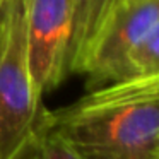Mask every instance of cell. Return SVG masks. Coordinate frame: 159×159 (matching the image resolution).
I'll return each instance as SVG.
<instances>
[{
	"label": "cell",
	"instance_id": "obj_6",
	"mask_svg": "<svg viewBox=\"0 0 159 159\" xmlns=\"http://www.w3.org/2000/svg\"><path fill=\"white\" fill-rule=\"evenodd\" d=\"M28 159H87L60 132L45 127Z\"/></svg>",
	"mask_w": 159,
	"mask_h": 159
},
{
	"label": "cell",
	"instance_id": "obj_5",
	"mask_svg": "<svg viewBox=\"0 0 159 159\" xmlns=\"http://www.w3.org/2000/svg\"><path fill=\"white\" fill-rule=\"evenodd\" d=\"M135 75H159V16L130 53Z\"/></svg>",
	"mask_w": 159,
	"mask_h": 159
},
{
	"label": "cell",
	"instance_id": "obj_2",
	"mask_svg": "<svg viewBox=\"0 0 159 159\" xmlns=\"http://www.w3.org/2000/svg\"><path fill=\"white\" fill-rule=\"evenodd\" d=\"M26 41V0L0 9V159H28L46 127Z\"/></svg>",
	"mask_w": 159,
	"mask_h": 159
},
{
	"label": "cell",
	"instance_id": "obj_8",
	"mask_svg": "<svg viewBox=\"0 0 159 159\" xmlns=\"http://www.w3.org/2000/svg\"><path fill=\"white\" fill-rule=\"evenodd\" d=\"M5 2H9V0H0V9L4 7V4H5Z\"/></svg>",
	"mask_w": 159,
	"mask_h": 159
},
{
	"label": "cell",
	"instance_id": "obj_7",
	"mask_svg": "<svg viewBox=\"0 0 159 159\" xmlns=\"http://www.w3.org/2000/svg\"><path fill=\"white\" fill-rule=\"evenodd\" d=\"M152 159H159V139H157V142H156L154 152H152Z\"/></svg>",
	"mask_w": 159,
	"mask_h": 159
},
{
	"label": "cell",
	"instance_id": "obj_4",
	"mask_svg": "<svg viewBox=\"0 0 159 159\" xmlns=\"http://www.w3.org/2000/svg\"><path fill=\"white\" fill-rule=\"evenodd\" d=\"M159 16V0H106L75 63L89 89L135 75L130 53Z\"/></svg>",
	"mask_w": 159,
	"mask_h": 159
},
{
	"label": "cell",
	"instance_id": "obj_1",
	"mask_svg": "<svg viewBox=\"0 0 159 159\" xmlns=\"http://www.w3.org/2000/svg\"><path fill=\"white\" fill-rule=\"evenodd\" d=\"M87 159H152L159 139V75H132L91 89L75 103L46 110Z\"/></svg>",
	"mask_w": 159,
	"mask_h": 159
},
{
	"label": "cell",
	"instance_id": "obj_9",
	"mask_svg": "<svg viewBox=\"0 0 159 159\" xmlns=\"http://www.w3.org/2000/svg\"><path fill=\"white\" fill-rule=\"evenodd\" d=\"M125 2H147V0H125Z\"/></svg>",
	"mask_w": 159,
	"mask_h": 159
},
{
	"label": "cell",
	"instance_id": "obj_3",
	"mask_svg": "<svg viewBox=\"0 0 159 159\" xmlns=\"http://www.w3.org/2000/svg\"><path fill=\"white\" fill-rule=\"evenodd\" d=\"M106 0H26V41L33 79L41 94L72 72Z\"/></svg>",
	"mask_w": 159,
	"mask_h": 159
}]
</instances>
